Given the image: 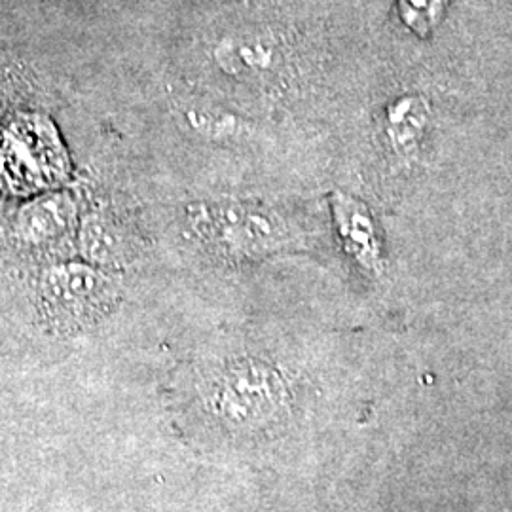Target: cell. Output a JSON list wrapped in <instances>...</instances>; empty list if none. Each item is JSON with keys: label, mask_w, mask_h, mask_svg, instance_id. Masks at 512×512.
<instances>
[{"label": "cell", "mask_w": 512, "mask_h": 512, "mask_svg": "<svg viewBox=\"0 0 512 512\" xmlns=\"http://www.w3.org/2000/svg\"><path fill=\"white\" fill-rule=\"evenodd\" d=\"M78 245L95 266H118L131 255L129 232L109 211H92L82 219Z\"/></svg>", "instance_id": "5b68a950"}, {"label": "cell", "mask_w": 512, "mask_h": 512, "mask_svg": "<svg viewBox=\"0 0 512 512\" xmlns=\"http://www.w3.org/2000/svg\"><path fill=\"white\" fill-rule=\"evenodd\" d=\"M332 213L344 247L363 268L380 272L384 266L382 245L374 219L363 202L349 198L342 192L332 194Z\"/></svg>", "instance_id": "277c9868"}, {"label": "cell", "mask_w": 512, "mask_h": 512, "mask_svg": "<svg viewBox=\"0 0 512 512\" xmlns=\"http://www.w3.org/2000/svg\"><path fill=\"white\" fill-rule=\"evenodd\" d=\"M427 110L420 99L414 97H406L403 101L395 103L389 109V137L393 139L395 148L410 152L412 147H416L423 126L427 120Z\"/></svg>", "instance_id": "52a82bcc"}, {"label": "cell", "mask_w": 512, "mask_h": 512, "mask_svg": "<svg viewBox=\"0 0 512 512\" xmlns=\"http://www.w3.org/2000/svg\"><path fill=\"white\" fill-rule=\"evenodd\" d=\"M73 207L65 196H50L29 205L18 219L19 238L31 247L50 249L73 226Z\"/></svg>", "instance_id": "8992f818"}, {"label": "cell", "mask_w": 512, "mask_h": 512, "mask_svg": "<svg viewBox=\"0 0 512 512\" xmlns=\"http://www.w3.org/2000/svg\"><path fill=\"white\" fill-rule=\"evenodd\" d=\"M114 279L92 266L65 264L52 268L38 287L40 310L46 321L61 332H76L99 321L114 300Z\"/></svg>", "instance_id": "6da1fadb"}, {"label": "cell", "mask_w": 512, "mask_h": 512, "mask_svg": "<svg viewBox=\"0 0 512 512\" xmlns=\"http://www.w3.org/2000/svg\"><path fill=\"white\" fill-rule=\"evenodd\" d=\"M272 217L236 203L200 207L194 215V228L203 239L232 255H249L270 249L283 232Z\"/></svg>", "instance_id": "3957f363"}, {"label": "cell", "mask_w": 512, "mask_h": 512, "mask_svg": "<svg viewBox=\"0 0 512 512\" xmlns=\"http://www.w3.org/2000/svg\"><path fill=\"white\" fill-rule=\"evenodd\" d=\"M61 147L38 122H12L0 133V179L12 192H33L61 175Z\"/></svg>", "instance_id": "7a4b0ae2"}, {"label": "cell", "mask_w": 512, "mask_h": 512, "mask_svg": "<svg viewBox=\"0 0 512 512\" xmlns=\"http://www.w3.org/2000/svg\"><path fill=\"white\" fill-rule=\"evenodd\" d=\"M446 0H399V10L404 23L425 37L439 23Z\"/></svg>", "instance_id": "ba28073f"}]
</instances>
